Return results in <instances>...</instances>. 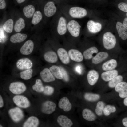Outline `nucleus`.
Segmentation results:
<instances>
[{"mask_svg":"<svg viewBox=\"0 0 127 127\" xmlns=\"http://www.w3.org/2000/svg\"><path fill=\"white\" fill-rule=\"evenodd\" d=\"M81 26L76 20H71L67 22V30L72 37L76 38L80 35Z\"/></svg>","mask_w":127,"mask_h":127,"instance_id":"1","label":"nucleus"},{"mask_svg":"<svg viewBox=\"0 0 127 127\" xmlns=\"http://www.w3.org/2000/svg\"><path fill=\"white\" fill-rule=\"evenodd\" d=\"M103 41L104 48L106 49L110 50L115 47L116 43V39L112 33L107 32L104 34Z\"/></svg>","mask_w":127,"mask_h":127,"instance_id":"2","label":"nucleus"},{"mask_svg":"<svg viewBox=\"0 0 127 127\" xmlns=\"http://www.w3.org/2000/svg\"><path fill=\"white\" fill-rule=\"evenodd\" d=\"M58 16L56 27L57 34L62 36L65 35L67 32V21L65 16L61 14Z\"/></svg>","mask_w":127,"mask_h":127,"instance_id":"3","label":"nucleus"},{"mask_svg":"<svg viewBox=\"0 0 127 127\" xmlns=\"http://www.w3.org/2000/svg\"><path fill=\"white\" fill-rule=\"evenodd\" d=\"M69 16L74 19L81 18L84 17L87 15V10L84 8L78 6L71 7L68 11Z\"/></svg>","mask_w":127,"mask_h":127,"instance_id":"4","label":"nucleus"},{"mask_svg":"<svg viewBox=\"0 0 127 127\" xmlns=\"http://www.w3.org/2000/svg\"><path fill=\"white\" fill-rule=\"evenodd\" d=\"M9 89L12 93L19 95L25 92L26 89V87L23 83L20 82H16L10 83L9 87Z\"/></svg>","mask_w":127,"mask_h":127,"instance_id":"5","label":"nucleus"},{"mask_svg":"<svg viewBox=\"0 0 127 127\" xmlns=\"http://www.w3.org/2000/svg\"><path fill=\"white\" fill-rule=\"evenodd\" d=\"M8 113L12 120L15 122H19L24 117L22 111L18 107L10 109L8 111Z\"/></svg>","mask_w":127,"mask_h":127,"instance_id":"6","label":"nucleus"},{"mask_svg":"<svg viewBox=\"0 0 127 127\" xmlns=\"http://www.w3.org/2000/svg\"><path fill=\"white\" fill-rule=\"evenodd\" d=\"M13 101L14 103L20 107L27 108L30 106V102L26 97L22 95H16L13 98Z\"/></svg>","mask_w":127,"mask_h":127,"instance_id":"7","label":"nucleus"},{"mask_svg":"<svg viewBox=\"0 0 127 127\" xmlns=\"http://www.w3.org/2000/svg\"><path fill=\"white\" fill-rule=\"evenodd\" d=\"M16 65L17 68L20 70H26L31 69L33 66V63L29 59L24 58L18 60Z\"/></svg>","mask_w":127,"mask_h":127,"instance_id":"8","label":"nucleus"},{"mask_svg":"<svg viewBox=\"0 0 127 127\" xmlns=\"http://www.w3.org/2000/svg\"><path fill=\"white\" fill-rule=\"evenodd\" d=\"M44 11L45 16L50 17L56 14L57 11V8L54 3L50 1L48 2L45 4Z\"/></svg>","mask_w":127,"mask_h":127,"instance_id":"9","label":"nucleus"},{"mask_svg":"<svg viewBox=\"0 0 127 127\" xmlns=\"http://www.w3.org/2000/svg\"><path fill=\"white\" fill-rule=\"evenodd\" d=\"M56 105L53 102L47 101L43 104L41 108L42 112L44 114H49L53 113L55 111Z\"/></svg>","mask_w":127,"mask_h":127,"instance_id":"10","label":"nucleus"},{"mask_svg":"<svg viewBox=\"0 0 127 127\" xmlns=\"http://www.w3.org/2000/svg\"><path fill=\"white\" fill-rule=\"evenodd\" d=\"M68 53L70 58L75 62H80L83 60V55L81 52L77 49H70L69 50Z\"/></svg>","mask_w":127,"mask_h":127,"instance_id":"11","label":"nucleus"},{"mask_svg":"<svg viewBox=\"0 0 127 127\" xmlns=\"http://www.w3.org/2000/svg\"><path fill=\"white\" fill-rule=\"evenodd\" d=\"M34 44L31 40L26 41L21 47L20 51L23 55H27L30 54L33 51Z\"/></svg>","mask_w":127,"mask_h":127,"instance_id":"12","label":"nucleus"},{"mask_svg":"<svg viewBox=\"0 0 127 127\" xmlns=\"http://www.w3.org/2000/svg\"><path fill=\"white\" fill-rule=\"evenodd\" d=\"M40 75L43 80L45 82H52L55 80V77L49 69L48 68H45L42 70L40 73Z\"/></svg>","mask_w":127,"mask_h":127,"instance_id":"13","label":"nucleus"},{"mask_svg":"<svg viewBox=\"0 0 127 127\" xmlns=\"http://www.w3.org/2000/svg\"><path fill=\"white\" fill-rule=\"evenodd\" d=\"M57 55L61 62L64 64H68L70 62V58L66 50L63 48H59L57 51Z\"/></svg>","mask_w":127,"mask_h":127,"instance_id":"14","label":"nucleus"},{"mask_svg":"<svg viewBox=\"0 0 127 127\" xmlns=\"http://www.w3.org/2000/svg\"><path fill=\"white\" fill-rule=\"evenodd\" d=\"M116 91L119 93V97L122 98L127 96V83L125 82H121L115 87Z\"/></svg>","mask_w":127,"mask_h":127,"instance_id":"15","label":"nucleus"},{"mask_svg":"<svg viewBox=\"0 0 127 127\" xmlns=\"http://www.w3.org/2000/svg\"><path fill=\"white\" fill-rule=\"evenodd\" d=\"M87 26L89 31L93 33H96L99 32L102 28V25L100 23L95 22L91 20L88 21L87 23Z\"/></svg>","mask_w":127,"mask_h":127,"instance_id":"16","label":"nucleus"},{"mask_svg":"<svg viewBox=\"0 0 127 127\" xmlns=\"http://www.w3.org/2000/svg\"><path fill=\"white\" fill-rule=\"evenodd\" d=\"M58 106L60 109L65 112L70 111L72 108V105L68 99L64 97L61 98L59 101Z\"/></svg>","mask_w":127,"mask_h":127,"instance_id":"17","label":"nucleus"},{"mask_svg":"<svg viewBox=\"0 0 127 127\" xmlns=\"http://www.w3.org/2000/svg\"><path fill=\"white\" fill-rule=\"evenodd\" d=\"M99 75L98 72L94 70L89 71L87 74V79L88 83L91 85H95L97 82Z\"/></svg>","mask_w":127,"mask_h":127,"instance_id":"18","label":"nucleus"},{"mask_svg":"<svg viewBox=\"0 0 127 127\" xmlns=\"http://www.w3.org/2000/svg\"><path fill=\"white\" fill-rule=\"evenodd\" d=\"M116 29L119 37L123 40L127 39V28L121 22H117L116 25Z\"/></svg>","mask_w":127,"mask_h":127,"instance_id":"19","label":"nucleus"},{"mask_svg":"<svg viewBox=\"0 0 127 127\" xmlns=\"http://www.w3.org/2000/svg\"><path fill=\"white\" fill-rule=\"evenodd\" d=\"M57 121L58 124L62 127H70L73 124L72 121L70 119L63 115L58 116Z\"/></svg>","mask_w":127,"mask_h":127,"instance_id":"20","label":"nucleus"},{"mask_svg":"<svg viewBox=\"0 0 127 127\" xmlns=\"http://www.w3.org/2000/svg\"><path fill=\"white\" fill-rule=\"evenodd\" d=\"M44 58L47 62L50 63H55L58 60L57 55L54 52L50 51L46 52L44 54Z\"/></svg>","mask_w":127,"mask_h":127,"instance_id":"21","label":"nucleus"},{"mask_svg":"<svg viewBox=\"0 0 127 127\" xmlns=\"http://www.w3.org/2000/svg\"><path fill=\"white\" fill-rule=\"evenodd\" d=\"M118 72L116 70L107 71L102 73L101 75L102 79L104 81L107 82L110 80L114 78L117 76Z\"/></svg>","mask_w":127,"mask_h":127,"instance_id":"22","label":"nucleus"},{"mask_svg":"<svg viewBox=\"0 0 127 127\" xmlns=\"http://www.w3.org/2000/svg\"><path fill=\"white\" fill-rule=\"evenodd\" d=\"M109 54L107 52H99L92 58V62L94 64H99L107 58Z\"/></svg>","mask_w":127,"mask_h":127,"instance_id":"23","label":"nucleus"},{"mask_svg":"<svg viewBox=\"0 0 127 127\" xmlns=\"http://www.w3.org/2000/svg\"><path fill=\"white\" fill-rule=\"evenodd\" d=\"M117 65L116 60L115 59H112L104 63L102 65V68L105 71L111 70L115 69Z\"/></svg>","mask_w":127,"mask_h":127,"instance_id":"24","label":"nucleus"},{"mask_svg":"<svg viewBox=\"0 0 127 127\" xmlns=\"http://www.w3.org/2000/svg\"><path fill=\"white\" fill-rule=\"evenodd\" d=\"M39 120L37 117L31 116L28 118L24 123V127H37L39 124Z\"/></svg>","mask_w":127,"mask_h":127,"instance_id":"25","label":"nucleus"},{"mask_svg":"<svg viewBox=\"0 0 127 127\" xmlns=\"http://www.w3.org/2000/svg\"><path fill=\"white\" fill-rule=\"evenodd\" d=\"M27 37V36L26 34L18 33L12 36L10 40L13 43H21L25 40Z\"/></svg>","mask_w":127,"mask_h":127,"instance_id":"26","label":"nucleus"},{"mask_svg":"<svg viewBox=\"0 0 127 127\" xmlns=\"http://www.w3.org/2000/svg\"><path fill=\"white\" fill-rule=\"evenodd\" d=\"M51 72L56 79H63V75L60 68L56 65H53L49 68Z\"/></svg>","mask_w":127,"mask_h":127,"instance_id":"27","label":"nucleus"},{"mask_svg":"<svg viewBox=\"0 0 127 127\" xmlns=\"http://www.w3.org/2000/svg\"><path fill=\"white\" fill-rule=\"evenodd\" d=\"M83 117L85 120L88 121H93L96 119V116L91 110L87 108L84 109L82 112Z\"/></svg>","mask_w":127,"mask_h":127,"instance_id":"28","label":"nucleus"},{"mask_svg":"<svg viewBox=\"0 0 127 127\" xmlns=\"http://www.w3.org/2000/svg\"><path fill=\"white\" fill-rule=\"evenodd\" d=\"M97 48L95 46L91 47L85 50L83 52V56L84 58L87 60H89L93 57V55L98 52Z\"/></svg>","mask_w":127,"mask_h":127,"instance_id":"29","label":"nucleus"},{"mask_svg":"<svg viewBox=\"0 0 127 127\" xmlns=\"http://www.w3.org/2000/svg\"><path fill=\"white\" fill-rule=\"evenodd\" d=\"M35 11V7L32 5L25 6L23 9V12L24 16L28 18L32 17Z\"/></svg>","mask_w":127,"mask_h":127,"instance_id":"30","label":"nucleus"},{"mask_svg":"<svg viewBox=\"0 0 127 127\" xmlns=\"http://www.w3.org/2000/svg\"><path fill=\"white\" fill-rule=\"evenodd\" d=\"M84 99L89 102H95L98 100L100 98V95L97 94L87 92L84 95Z\"/></svg>","mask_w":127,"mask_h":127,"instance_id":"31","label":"nucleus"},{"mask_svg":"<svg viewBox=\"0 0 127 127\" xmlns=\"http://www.w3.org/2000/svg\"><path fill=\"white\" fill-rule=\"evenodd\" d=\"M25 26L24 20L22 18H20L15 22L14 28V30L16 32H19L24 28Z\"/></svg>","mask_w":127,"mask_h":127,"instance_id":"32","label":"nucleus"},{"mask_svg":"<svg viewBox=\"0 0 127 127\" xmlns=\"http://www.w3.org/2000/svg\"><path fill=\"white\" fill-rule=\"evenodd\" d=\"M32 89L39 93L43 92L44 89L41 80L39 79L36 80L35 83L32 87Z\"/></svg>","mask_w":127,"mask_h":127,"instance_id":"33","label":"nucleus"},{"mask_svg":"<svg viewBox=\"0 0 127 127\" xmlns=\"http://www.w3.org/2000/svg\"><path fill=\"white\" fill-rule=\"evenodd\" d=\"M13 21L12 19H9L4 23L3 27L5 31L8 33H11L13 30Z\"/></svg>","mask_w":127,"mask_h":127,"instance_id":"34","label":"nucleus"},{"mask_svg":"<svg viewBox=\"0 0 127 127\" xmlns=\"http://www.w3.org/2000/svg\"><path fill=\"white\" fill-rule=\"evenodd\" d=\"M123 80V77L121 75H117L109 81L108 86L111 88H114Z\"/></svg>","mask_w":127,"mask_h":127,"instance_id":"35","label":"nucleus"},{"mask_svg":"<svg viewBox=\"0 0 127 127\" xmlns=\"http://www.w3.org/2000/svg\"><path fill=\"white\" fill-rule=\"evenodd\" d=\"M42 17L41 12L39 11H36L33 15L31 21L32 24L34 25L37 24L41 20Z\"/></svg>","mask_w":127,"mask_h":127,"instance_id":"36","label":"nucleus"},{"mask_svg":"<svg viewBox=\"0 0 127 127\" xmlns=\"http://www.w3.org/2000/svg\"><path fill=\"white\" fill-rule=\"evenodd\" d=\"M33 72V70L31 69L26 70L20 73V77L24 80H28L32 77Z\"/></svg>","mask_w":127,"mask_h":127,"instance_id":"37","label":"nucleus"},{"mask_svg":"<svg viewBox=\"0 0 127 127\" xmlns=\"http://www.w3.org/2000/svg\"><path fill=\"white\" fill-rule=\"evenodd\" d=\"M105 106V104L103 101H99L97 103L95 111L96 114L100 116L102 115Z\"/></svg>","mask_w":127,"mask_h":127,"instance_id":"38","label":"nucleus"},{"mask_svg":"<svg viewBox=\"0 0 127 127\" xmlns=\"http://www.w3.org/2000/svg\"><path fill=\"white\" fill-rule=\"evenodd\" d=\"M116 110V108L114 106L108 105L105 106L103 112L105 116H108L111 113L115 112Z\"/></svg>","mask_w":127,"mask_h":127,"instance_id":"39","label":"nucleus"},{"mask_svg":"<svg viewBox=\"0 0 127 127\" xmlns=\"http://www.w3.org/2000/svg\"><path fill=\"white\" fill-rule=\"evenodd\" d=\"M53 88L50 86L47 85L44 87L43 93L47 95H50L52 94L54 92Z\"/></svg>","mask_w":127,"mask_h":127,"instance_id":"40","label":"nucleus"},{"mask_svg":"<svg viewBox=\"0 0 127 127\" xmlns=\"http://www.w3.org/2000/svg\"><path fill=\"white\" fill-rule=\"evenodd\" d=\"M119 9L122 11L127 12V4L121 2L118 5Z\"/></svg>","mask_w":127,"mask_h":127,"instance_id":"41","label":"nucleus"},{"mask_svg":"<svg viewBox=\"0 0 127 127\" xmlns=\"http://www.w3.org/2000/svg\"><path fill=\"white\" fill-rule=\"evenodd\" d=\"M60 68L62 71L63 75V79L66 81H68L69 80V77L67 72L63 68L61 67Z\"/></svg>","mask_w":127,"mask_h":127,"instance_id":"42","label":"nucleus"},{"mask_svg":"<svg viewBox=\"0 0 127 127\" xmlns=\"http://www.w3.org/2000/svg\"><path fill=\"white\" fill-rule=\"evenodd\" d=\"M6 6V4L4 0H0V9H3Z\"/></svg>","mask_w":127,"mask_h":127,"instance_id":"43","label":"nucleus"},{"mask_svg":"<svg viewBox=\"0 0 127 127\" xmlns=\"http://www.w3.org/2000/svg\"><path fill=\"white\" fill-rule=\"evenodd\" d=\"M122 122L124 126L127 127V117L123 118L122 120Z\"/></svg>","mask_w":127,"mask_h":127,"instance_id":"44","label":"nucleus"},{"mask_svg":"<svg viewBox=\"0 0 127 127\" xmlns=\"http://www.w3.org/2000/svg\"><path fill=\"white\" fill-rule=\"evenodd\" d=\"M4 106V102L1 96L0 95V107H2Z\"/></svg>","mask_w":127,"mask_h":127,"instance_id":"45","label":"nucleus"},{"mask_svg":"<svg viewBox=\"0 0 127 127\" xmlns=\"http://www.w3.org/2000/svg\"><path fill=\"white\" fill-rule=\"evenodd\" d=\"M123 24L127 28V18H125L123 21Z\"/></svg>","mask_w":127,"mask_h":127,"instance_id":"46","label":"nucleus"},{"mask_svg":"<svg viewBox=\"0 0 127 127\" xmlns=\"http://www.w3.org/2000/svg\"><path fill=\"white\" fill-rule=\"evenodd\" d=\"M123 103L125 106H127V96L124 99L123 101Z\"/></svg>","mask_w":127,"mask_h":127,"instance_id":"47","label":"nucleus"},{"mask_svg":"<svg viewBox=\"0 0 127 127\" xmlns=\"http://www.w3.org/2000/svg\"><path fill=\"white\" fill-rule=\"evenodd\" d=\"M26 0H16L17 2L19 4L21 3L24 2Z\"/></svg>","mask_w":127,"mask_h":127,"instance_id":"48","label":"nucleus"},{"mask_svg":"<svg viewBox=\"0 0 127 127\" xmlns=\"http://www.w3.org/2000/svg\"><path fill=\"white\" fill-rule=\"evenodd\" d=\"M76 70L79 73H80V68L79 67V66H77L76 67Z\"/></svg>","mask_w":127,"mask_h":127,"instance_id":"49","label":"nucleus"},{"mask_svg":"<svg viewBox=\"0 0 127 127\" xmlns=\"http://www.w3.org/2000/svg\"><path fill=\"white\" fill-rule=\"evenodd\" d=\"M0 127H3V126H1V124H0Z\"/></svg>","mask_w":127,"mask_h":127,"instance_id":"50","label":"nucleus"},{"mask_svg":"<svg viewBox=\"0 0 127 127\" xmlns=\"http://www.w3.org/2000/svg\"><path fill=\"white\" fill-rule=\"evenodd\" d=\"M126 15L127 16V13L126 14Z\"/></svg>","mask_w":127,"mask_h":127,"instance_id":"51","label":"nucleus"},{"mask_svg":"<svg viewBox=\"0 0 127 127\" xmlns=\"http://www.w3.org/2000/svg\"></svg>","mask_w":127,"mask_h":127,"instance_id":"52","label":"nucleus"}]
</instances>
